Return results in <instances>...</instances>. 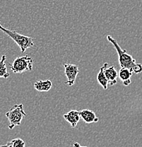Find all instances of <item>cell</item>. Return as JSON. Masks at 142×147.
Instances as JSON below:
<instances>
[{"label":"cell","instance_id":"cell-10","mask_svg":"<svg viewBox=\"0 0 142 147\" xmlns=\"http://www.w3.org/2000/svg\"><path fill=\"white\" fill-rule=\"evenodd\" d=\"M52 86V82L47 79L45 81L40 80L34 84V87L36 90L40 92H47L51 89Z\"/></svg>","mask_w":142,"mask_h":147},{"label":"cell","instance_id":"cell-15","mask_svg":"<svg viewBox=\"0 0 142 147\" xmlns=\"http://www.w3.org/2000/svg\"><path fill=\"white\" fill-rule=\"evenodd\" d=\"M6 147H13V146L11 145V142H8V143L7 144V146Z\"/></svg>","mask_w":142,"mask_h":147},{"label":"cell","instance_id":"cell-12","mask_svg":"<svg viewBox=\"0 0 142 147\" xmlns=\"http://www.w3.org/2000/svg\"><path fill=\"white\" fill-rule=\"evenodd\" d=\"M6 59H7V56L5 55H2L1 59H0V78H4V79H7L10 76V74L7 71V66H6Z\"/></svg>","mask_w":142,"mask_h":147},{"label":"cell","instance_id":"cell-6","mask_svg":"<svg viewBox=\"0 0 142 147\" xmlns=\"http://www.w3.org/2000/svg\"><path fill=\"white\" fill-rule=\"evenodd\" d=\"M63 117L65 120L67 121L72 127H76L78 122H79L81 119L80 112L74 110H70L69 112L64 115Z\"/></svg>","mask_w":142,"mask_h":147},{"label":"cell","instance_id":"cell-2","mask_svg":"<svg viewBox=\"0 0 142 147\" xmlns=\"http://www.w3.org/2000/svg\"><path fill=\"white\" fill-rule=\"evenodd\" d=\"M0 30H2L8 36H9L19 46L21 52L22 53H24L29 47H33L35 45L33 39L32 38L20 34L16 30H11L5 28L1 25V24H0Z\"/></svg>","mask_w":142,"mask_h":147},{"label":"cell","instance_id":"cell-5","mask_svg":"<svg viewBox=\"0 0 142 147\" xmlns=\"http://www.w3.org/2000/svg\"><path fill=\"white\" fill-rule=\"evenodd\" d=\"M65 67V72L67 78V81L65 82V84L71 86L74 84L78 74L79 72V67L77 65L73 64L66 63L64 64Z\"/></svg>","mask_w":142,"mask_h":147},{"label":"cell","instance_id":"cell-11","mask_svg":"<svg viewBox=\"0 0 142 147\" xmlns=\"http://www.w3.org/2000/svg\"><path fill=\"white\" fill-rule=\"evenodd\" d=\"M108 63H105L100 67V71H99L98 74L97 76V80L98 82L100 84L102 87H103L104 89H107L108 86V79H106V76H105V73H104V70L106 67H108Z\"/></svg>","mask_w":142,"mask_h":147},{"label":"cell","instance_id":"cell-1","mask_svg":"<svg viewBox=\"0 0 142 147\" xmlns=\"http://www.w3.org/2000/svg\"><path fill=\"white\" fill-rule=\"evenodd\" d=\"M107 39L114 45V48L117 50L118 54L119 64L121 68L128 69L132 72L135 74L142 72V64L136 63V60L132 57V56L128 54L126 50H122L115 39H114L110 35L107 36Z\"/></svg>","mask_w":142,"mask_h":147},{"label":"cell","instance_id":"cell-14","mask_svg":"<svg viewBox=\"0 0 142 147\" xmlns=\"http://www.w3.org/2000/svg\"><path fill=\"white\" fill-rule=\"evenodd\" d=\"M73 146H74V147H88V146H81V145L79 143H78V142H74V143L73 144Z\"/></svg>","mask_w":142,"mask_h":147},{"label":"cell","instance_id":"cell-16","mask_svg":"<svg viewBox=\"0 0 142 147\" xmlns=\"http://www.w3.org/2000/svg\"><path fill=\"white\" fill-rule=\"evenodd\" d=\"M7 146V144L6 145H2V146H0V147H6Z\"/></svg>","mask_w":142,"mask_h":147},{"label":"cell","instance_id":"cell-4","mask_svg":"<svg viewBox=\"0 0 142 147\" xmlns=\"http://www.w3.org/2000/svg\"><path fill=\"white\" fill-rule=\"evenodd\" d=\"M33 60L30 56L26 55L18 57L13 60L11 64H9L10 69L15 74H21L23 72L33 70Z\"/></svg>","mask_w":142,"mask_h":147},{"label":"cell","instance_id":"cell-9","mask_svg":"<svg viewBox=\"0 0 142 147\" xmlns=\"http://www.w3.org/2000/svg\"><path fill=\"white\" fill-rule=\"evenodd\" d=\"M132 71L126 68H120L118 76L120 78L125 86H127L131 84V76H132Z\"/></svg>","mask_w":142,"mask_h":147},{"label":"cell","instance_id":"cell-3","mask_svg":"<svg viewBox=\"0 0 142 147\" xmlns=\"http://www.w3.org/2000/svg\"><path fill=\"white\" fill-rule=\"evenodd\" d=\"M26 116V114L24 110L23 104H16L11 107V108L6 113V117L9 121V129H12L15 126H19L21 125V121Z\"/></svg>","mask_w":142,"mask_h":147},{"label":"cell","instance_id":"cell-7","mask_svg":"<svg viewBox=\"0 0 142 147\" xmlns=\"http://www.w3.org/2000/svg\"><path fill=\"white\" fill-rule=\"evenodd\" d=\"M104 73L106 79H108V85L114 86L117 83V76L118 73L116 71L114 66L110 67H106L104 70Z\"/></svg>","mask_w":142,"mask_h":147},{"label":"cell","instance_id":"cell-13","mask_svg":"<svg viewBox=\"0 0 142 147\" xmlns=\"http://www.w3.org/2000/svg\"><path fill=\"white\" fill-rule=\"evenodd\" d=\"M11 143L13 147H25L26 146V142L20 138L12 139L11 141Z\"/></svg>","mask_w":142,"mask_h":147},{"label":"cell","instance_id":"cell-8","mask_svg":"<svg viewBox=\"0 0 142 147\" xmlns=\"http://www.w3.org/2000/svg\"><path fill=\"white\" fill-rule=\"evenodd\" d=\"M80 115L82 119L87 124L95 123L98 122V117L96 116V113L93 110L85 109L80 111Z\"/></svg>","mask_w":142,"mask_h":147}]
</instances>
